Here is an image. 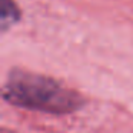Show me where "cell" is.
<instances>
[{
  "instance_id": "1",
  "label": "cell",
  "mask_w": 133,
  "mask_h": 133,
  "mask_svg": "<svg viewBox=\"0 0 133 133\" xmlns=\"http://www.w3.org/2000/svg\"><path fill=\"white\" fill-rule=\"evenodd\" d=\"M6 102L20 107L47 113H70L82 106V97L59 82L27 72L10 73L3 87Z\"/></svg>"
},
{
  "instance_id": "2",
  "label": "cell",
  "mask_w": 133,
  "mask_h": 133,
  "mask_svg": "<svg viewBox=\"0 0 133 133\" xmlns=\"http://www.w3.org/2000/svg\"><path fill=\"white\" fill-rule=\"evenodd\" d=\"M20 16V12L16 7V4L12 0H2V7H0V20H2V26L6 29L9 24L16 22Z\"/></svg>"
}]
</instances>
